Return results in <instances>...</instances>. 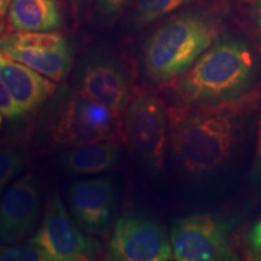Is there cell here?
Here are the masks:
<instances>
[{"label":"cell","instance_id":"1","mask_svg":"<svg viewBox=\"0 0 261 261\" xmlns=\"http://www.w3.org/2000/svg\"><path fill=\"white\" fill-rule=\"evenodd\" d=\"M259 98L250 91L230 102L169 108V142L182 167L204 174L223 166L237 144L243 117Z\"/></svg>","mask_w":261,"mask_h":261},{"label":"cell","instance_id":"2","mask_svg":"<svg viewBox=\"0 0 261 261\" xmlns=\"http://www.w3.org/2000/svg\"><path fill=\"white\" fill-rule=\"evenodd\" d=\"M256 77V57L246 42L219 37L175 81V102L178 106L230 102L249 93Z\"/></svg>","mask_w":261,"mask_h":261},{"label":"cell","instance_id":"3","mask_svg":"<svg viewBox=\"0 0 261 261\" xmlns=\"http://www.w3.org/2000/svg\"><path fill=\"white\" fill-rule=\"evenodd\" d=\"M220 33V19L207 12L187 11L174 16L145 42V75L160 85L177 81L214 44Z\"/></svg>","mask_w":261,"mask_h":261},{"label":"cell","instance_id":"4","mask_svg":"<svg viewBox=\"0 0 261 261\" xmlns=\"http://www.w3.org/2000/svg\"><path fill=\"white\" fill-rule=\"evenodd\" d=\"M40 117L45 142L56 146L112 140L117 132V115L79 90L62 86L55 92Z\"/></svg>","mask_w":261,"mask_h":261},{"label":"cell","instance_id":"5","mask_svg":"<svg viewBox=\"0 0 261 261\" xmlns=\"http://www.w3.org/2000/svg\"><path fill=\"white\" fill-rule=\"evenodd\" d=\"M125 114L126 142L149 167L162 171L169 140L168 110L151 92L137 93Z\"/></svg>","mask_w":261,"mask_h":261},{"label":"cell","instance_id":"6","mask_svg":"<svg viewBox=\"0 0 261 261\" xmlns=\"http://www.w3.org/2000/svg\"><path fill=\"white\" fill-rule=\"evenodd\" d=\"M173 259L178 261L238 260L231 243V224L212 214L179 218L171 230Z\"/></svg>","mask_w":261,"mask_h":261},{"label":"cell","instance_id":"7","mask_svg":"<svg viewBox=\"0 0 261 261\" xmlns=\"http://www.w3.org/2000/svg\"><path fill=\"white\" fill-rule=\"evenodd\" d=\"M68 211L61 196L54 192L48 198L41 225L28 242L50 254L54 261H89L102 253V244L84 233Z\"/></svg>","mask_w":261,"mask_h":261},{"label":"cell","instance_id":"8","mask_svg":"<svg viewBox=\"0 0 261 261\" xmlns=\"http://www.w3.org/2000/svg\"><path fill=\"white\" fill-rule=\"evenodd\" d=\"M0 51L54 81L63 80L70 70L69 44L55 32L8 33L0 37Z\"/></svg>","mask_w":261,"mask_h":261},{"label":"cell","instance_id":"9","mask_svg":"<svg viewBox=\"0 0 261 261\" xmlns=\"http://www.w3.org/2000/svg\"><path fill=\"white\" fill-rule=\"evenodd\" d=\"M173 257L171 238L154 220L125 214L114 225L106 260L166 261Z\"/></svg>","mask_w":261,"mask_h":261},{"label":"cell","instance_id":"10","mask_svg":"<svg viewBox=\"0 0 261 261\" xmlns=\"http://www.w3.org/2000/svg\"><path fill=\"white\" fill-rule=\"evenodd\" d=\"M41 212V192L33 174L22 175L0 198V242L14 244L33 232Z\"/></svg>","mask_w":261,"mask_h":261},{"label":"cell","instance_id":"11","mask_svg":"<svg viewBox=\"0 0 261 261\" xmlns=\"http://www.w3.org/2000/svg\"><path fill=\"white\" fill-rule=\"evenodd\" d=\"M68 203L74 220L86 233L102 236L112 224L115 191L110 178H91L71 182Z\"/></svg>","mask_w":261,"mask_h":261},{"label":"cell","instance_id":"12","mask_svg":"<svg viewBox=\"0 0 261 261\" xmlns=\"http://www.w3.org/2000/svg\"><path fill=\"white\" fill-rule=\"evenodd\" d=\"M77 90L91 99L112 110L115 115L125 112L130 102V80L127 71L117 62L94 58L79 70Z\"/></svg>","mask_w":261,"mask_h":261},{"label":"cell","instance_id":"13","mask_svg":"<svg viewBox=\"0 0 261 261\" xmlns=\"http://www.w3.org/2000/svg\"><path fill=\"white\" fill-rule=\"evenodd\" d=\"M0 79L23 114L37 110L57 91L54 80L6 57L0 61Z\"/></svg>","mask_w":261,"mask_h":261},{"label":"cell","instance_id":"14","mask_svg":"<svg viewBox=\"0 0 261 261\" xmlns=\"http://www.w3.org/2000/svg\"><path fill=\"white\" fill-rule=\"evenodd\" d=\"M120 149L109 140H98L69 146L60 155V163L73 175L97 174L112 169L119 160Z\"/></svg>","mask_w":261,"mask_h":261},{"label":"cell","instance_id":"15","mask_svg":"<svg viewBox=\"0 0 261 261\" xmlns=\"http://www.w3.org/2000/svg\"><path fill=\"white\" fill-rule=\"evenodd\" d=\"M8 18L19 32H55L63 24L56 0H11Z\"/></svg>","mask_w":261,"mask_h":261},{"label":"cell","instance_id":"16","mask_svg":"<svg viewBox=\"0 0 261 261\" xmlns=\"http://www.w3.org/2000/svg\"><path fill=\"white\" fill-rule=\"evenodd\" d=\"M194 0H137L132 15V24L143 29L152 22L190 4Z\"/></svg>","mask_w":261,"mask_h":261},{"label":"cell","instance_id":"17","mask_svg":"<svg viewBox=\"0 0 261 261\" xmlns=\"http://www.w3.org/2000/svg\"><path fill=\"white\" fill-rule=\"evenodd\" d=\"M25 166L22 151L12 146H0V195L9 182L23 171Z\"/></svg>","mask_w":261,"mask_h":261},{"label":"cell","instance_id":"18","mask_svg":"<svg viewBox=\"0 0 261 261\" xmlns=\"http://www.w3.org/2000/svg\"><path fill=\"white\" fill-rule=\"evenodd\" d=\"M0 261H54L50 254L35 244L0 246Z\"/></svg>","mask_w":261,"mask_h":261},{"label":"cell","instance_id":"19","mask_svg":"<svg viewBox=\"0 0 261 261\" xmlns=\"http://www.w3.org/2000/svg\"><path fill=\"white\" fill-rule=\"evenodd\" d=\"M130 0H97L96 14L103 24H112L125 11Z\"/></svg>","mask_w":261,"mask_h":261},{"label":"cell","instance_id":"20","mask_svg":"<svg viewBox=\"0 0 261 261\" xmlns=\"http://www.w3.org/2000/svg\"><path fill=\"white\" fill-rule=\"evenodd\" d=\"M0 112L9 119H15V117L23 115V113L21 112L17 104L12 99L11 94L9 93L2 79H0Z\"/></svg>","mask_w":261,"mask_h":261},{"label":"cell","instance_id":"21","mask_svg":"<svg viewBox=\"0 0 261 261\" xmlns=\"http://www.w3.org/2000/svg\"><path fill=\"white\" fill-rule=\"evenodd\" d=\"M252 179L253 181L261 184V110H260V119H259V129H257V143H256V151L254 156V162L252 167Z\"/></svg>","mask_w":261,"mask_h":261},{"label":"cell","instance_id":"22","mask_svg":"<svg viewBox=\"0 0 261 261\" xmlns=\"http://www.w3.org/2000/svg\"><path fill=\"white\" fill-rule=\"evenodd\" d=\"M248 240H249L252 249L257 255L261 256V221H257L252 227L249 234H248Z\"/></svg>","mask_w":261,"mask_h":261},{"label":"cell","instance_id":"23","mask_svg":"<svg viewBox=\"0 0 261 261\" xmlns=\"http://www.w3.org/2000/svg\"><path fill=\"white\" fill-rule=\"evenodd\" d=\"M254 16H255V24L257 28V33H259V40L261 45V0H256Z\"/></svg>","mask_w":261,"mask_h":261},{"label":"cell","instance_id":"24","mask_svg":"<svg viewBox=\"0 0 261 261\" xmlns=\"http://www.w3.org/2000/svg\"><path fill=\"white\" fill-rule=\"evenodd\" d=\"M11 0H0V17H3L8 12Z\"/></svg>","mask_w":261,"mask_h":261},{"label":"cell","instance_id":"25","mask_svg":"<svg viewBox=\"0 0 261 261\" xmlns=\"http://www.w3.org/2000/svg\"><path fill=\"white\" fill-rule=\"evenodd\" d=\"M4 28H5V24H4V22H3L2 17H0V37H2V33L4 32ZM4 57L5 56H4V55H3V52L0 51V61H2Z\"/></svg>","mask_w":261,"mask_h":261},{"label":"cell","instance_id":"26","mask_svg":"<svg viewBox=\"0 0 261 261\" xmlns=\"http://www.w3.org/2000/svg\"><path fill=\"white\" fill-rule=\"evenodd\" d=\"M3 125V113L0 112V127Z\"/></svg>","mask_w":261,"mask_h":261}]
</instances>
